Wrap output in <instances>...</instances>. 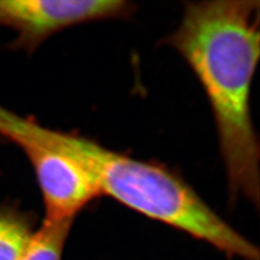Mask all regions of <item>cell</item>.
Returning a JSON list of instances; mask_svg holds the SVG:
<instances>
[{"label": "cell", "mask_w": 260, "mask_h": 260, "mask_svg": "<svg viewBox=\"0 0 260 260\" xmlns=\"http://www.w3.org/2000/svg\"><path fill=\"white\" fill-rule=\"evenodd\" d=\"M163 42L184 59L205 91L232 198L258 205L259 140L251 93L259 59V1L185 2L179 26Z\"/></svg>", "instance_id": "1"}, {"label": "cell", "mask_w": 260, "mask_h": 260, "mask_svg": "<svg viewBox=\"0 0 260 260\" xmlns=\"http://www.w3.org/2000/svg\"><path fill=\"white\" fill-rule=\"evenodd\" d=\"M59 148L78 160L109 196L136 212L207 242L230 256L259 260V251L205 204L177 172L57 130Z\"/></svg>", "instance_id": "2"}, {"label": "cell", "mask_w": 260, "mask_h": 260, "mask_svg": "<svg viewBox=\"0 0 260 260\" xmlns=\"http://www.w3.org/2000/svg\"><path fill=\"white\" fill-rule=\"evenodd\" d=\"M134 11L135 6L125 0H0V27L15 32L5 49L32 56L67 28L128 18Z\"/></svg>", "instance_id": "3"}, {"label": "cell", "mask_w": 260, "mask_h": 260, "mask_svg": "<svg viewBox=\"0 0 260 260\" xmlns=\"http://www.w3.org/2000/svg\"><path fill=\"white\" fill-rule=\"evenodd\" d=\"M30 164L43 197L46 222H74L75 216L102 196L93 176L56 143Z\"/></svg>", "instance_id": "4"}, {"label": "cell", "mask_w": 260, "mask_h": 260, "mask_svg": "<svg viewBox=\"0 0 260 260\" xmlns=\"http://www.w3.org/2000/svg\"><path fill=\"white\" fill-rule=\"evenodd\" d=\"M31 217L14 204H0V260H19L33 235Z\"/></svg>", "instance_id": "5"}, {"label": "cell", "mask_w": 260, "mask_h": 260, "mask_svg": "<svg viewBox=\"0 0 260 260\" xmlns=\"http://www.w3.org/2000/svg\"><path fill=\"white\" fill-rule=\"evenodd\" d=\"M73 222H46L33 233L19 260H62V253Z\"/></svg>", "instance_id": "6"}]
</instances>
